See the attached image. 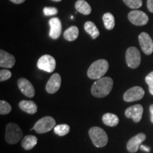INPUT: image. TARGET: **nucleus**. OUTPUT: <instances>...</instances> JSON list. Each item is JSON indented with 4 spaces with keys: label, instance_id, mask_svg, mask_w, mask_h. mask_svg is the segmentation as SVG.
Instances as JSON below:
<instances>
[{
    "label": "nucleus",
    "instance_id": "1",
    "mask_svg": "<svg viewBox=\"0 0 153 153\" xmlns=\"http://www.w3.org/2000/svg\"><path fill=\"white\" fill-rule=\"evenodd\" d=\"M114 86V81L108 76H103L97 79L91 88V92L97 98H103L109 94Z\"/></svg>",
    "mask_w": 153,
    "mask_h": 153
},
{
    "label": "nucleus",
    "instance_id": "2",
    "mask_svg": "<svg viewBox=\"0 0 153 153\" xmlns=\"http://www.w3.org/2000/svg\"><path fill=\"white\" fill-rule=\"evenodd\" d=\"M109 65L108 61L100 59L91 65L87 71L88 77L91 79H99L103 77L108 71Z\"/></svg>",
    "mask_w": 153,
    "mask_h": 153
},
{
    "label": "nucleus",
    "instance_id": "3",
    "mask_svg": "<svg viewBox=\"0 0 153 153\" xmlns=\"http://www.w3.org/2000/svg\"><path fill=\"white\" fill-rule=\"evenodd\" d=\"M89 135L90 137L93 145L97 148H104L108 143V135L104 129L98 126H94L89 131Z\"/></svg>",
    "mask_w": 153,
    "mask_h": 153
},
{
    "label": "nucleus",
    "instance_id": "4",
    "mask_svg": "<svg viewBox=\"0 0 153 153\" xmlns=\"http://www.w3.org/2000/svg\"><path fill=\"white\" fill-rule=\"evenodd\" d=\"M23 137V132L16 123H9L6 126L5 140L7 143L11 145L16 144Z\"/></svg>",
    "mask_w": 153,
    "mask_h": 153
},
{
    "label": "nucleus",
    "instance_id": "5",
    "mask_svg": "<svg viewBox=\"0 0 153 153\" xmlns=\"http://www.w3.org/2000/svg\"><path fill=\"white\" fill-rule=\"evenodd\" d=\"M55 126H56V122L54 118L51 116H45L38 120L35 123L33 128L30 129V131L34 130L37 133L43 134L54 129Z\"/></svg>",
    "mask_w": 153,
    "mask_h": 153
},
{
    "label": "nucleus",
    "instance_id": "6",
    "mask_svg": "<svg viewBox=\"0 0 153 153\" xmlns=\"http://www.w3.org/2000/svg\"><path fill=\"white\" fill-rule=\"evenodd\" d=\"M126 64L130 68L136 69L140 65L141 55L138 49L135 47H130L126 53Z\"/></svg>",
    "mask_w": 153,
    "mask_h": 153
},
{
    "label": "nucleus",
    "instance_id": "7",
    "mask_svg": "<svg viewBox=\"0 0 153 153\" xmlns=\"http://www.w3.org/2000/svg\"><path fill=\"white\" fill-rule=\"evenodd\" d=\"M37 66L40 70L47 72H54L56 62L55 58L50 55H44L41 56L37 62Z\"/></svg>",
    "mask_w": 153,
    "mask_h": 153
},
{
    "label": "nucleus",
    "instance_id": "8",
    "mask_svg": "<svg viewBox=\"0 0 153 153\" xmlns=\"http://www.w3.org/2000/svg\"><path fill=\"white\" fill-rule=\"evenodd\" d=\"M145 95V91L142 87H135L130 88L123 94V100L126 102H133L139 101L143 98Z\"/></svg>",
    "mask_w": 153,
    "mask_h": 153
},
{
    "label": "nucleus",
    "instance_id": "9",
    "mask_svg": "<svg viewBox=\"0 0 153 153\" xmlns=\"http://www.w3.org/2000/svg\"><path fill=\"white\" fill-rule=\"evenodd\" d=\"M129 21L135 26H144L148 24L149 18L148 15L142 11L133 10L131 11L128 15Z\"/></svg>",
    "mask_w": 153,
    "mask_h": 153
},
{
    "label": "nucleus",
    "instance_id": "10",
    "mask_svg": "<svg viewBox=\"0 0 153 153\" xmlns=\"http://www.w3.org/2000/svg\"><path fill=\"white\" fill-rule=\"evenodd\" d=\"M139 43L141 49L145 55H150L153 53V41L148 33L143 32L139 35Z\"/></svg>",
    "mask_w": 153,
    "mask_h": 153
},
{
    "label": "nucleus",
    "instance_id": "11",
    "mask_svg": "<svg viewBox=\"0 0 153 153\" xmlns=\"http://www.w3.org/2000/svg\"><path fill=\"white\" fill-rule=\"evenodd\" d=\"M146 139V135L145 134L140 133L137 135H135L128 141L127 145H126V148L127 150L131 153H135L139 150L140 147L143 142H144Z\"/></svg>",
    "mask_w": 153,
    "mask_h": 153
},
{
    "label": "nucleus",
    "instance_id": "12",
    "mask_svg": "<svg viewBox=\"0 0 153 153\" xmlns=\"http://www.w3.org/2000/svg\"><path fill=\"white\" fill-rule=\"evenodd\" d=\"M143 107L140 104H135L130 106L125 111V115L128 118H131L135 123H138L142 119Z\"/></svg>",
    "mask_w": 153,
    "mask_h": 153
},
{
    "label": "nucleus",
    "instance_id": "13",
    "mask_svg": "<svg viewBox=\"0 0 153 153\" xmlns=\"http://www.w3.org/2000/svg\"><path fill=\"white\" fill-rule=\"evenodd\" d=\"M18 87L23 94L28 98H33L35 96V89L33 85L26 78H20L18 80Z\"/></svg>",
    "mask_w": 153,
    "mask_h": 153
},
{
    "label": "nucleus",
    "instance_id": "14",
    "mask_svg": "<svg viewBox=\"0 0 153 153\" xmlns=\"http://www.w3.org/2000/svg\"><path fill=\"white\" fill-rule=\"evenodd\" d=\"M61 86V76L58 73H54L47 82L46 91L49 94H55L60 89Z\"/></svg>",
    "mask_w": 153,
    "mask_h": 153
},
{
    "label": "nucleus",
    "instance_id": "15",
    "mask_svg": "<svg viewBox=\"0 0 153 153\" xmlns=\"http://www.w3.org/2000/svg\"><path fill=\"white\" fill-rule=\"evenodd\" d=\"M49 25L51 29H50L49 36L53 39H57L60 37L61 31H62V25L60 19L56 17L50 19Z\"/></svg>",
    "mask_w": 153,
    "mask_h": 153
},
{
    "label": "nucleus",
    "instance_id": "16",
    "mask_svg": "<svg viewBox=\"0 0 153 153\" xmlns=\"http://www.w3.org/2000/svg\"><path fill=\"white\" fill-rule=\"evenodd\" d=\"M16 60L14 56L10 53L1 50L0 51V67L5 68H12L14 66Z\"/></svg>",
    "mask_w": 153,
    "mask_h": 153
},
{
    "label": "nucleus",
    "instance_id": "17",
    "mask_svg": "<svg viewBox=\"0 0 153 153\" xmlns=\"http://www.w3.org/2000/svg\"><path fill=\"white\" fill-rule=\"evenodd\" d=\"M19 106L21 110L28 114H34L38 111L37 105L33 101L22 100L19 102Z\"/></svg>",
    "mask_w": 153,
    "mask_h": 153
},
{
    "label": "nucleus",
    "instance_id": "18",
    "mask_svg": "<svg viewBox=\"0 0 153 153\" xmlns=\"http://www.w3.org/2000/svg\"><path fill=\"white\" fill-rule=\"evenodd\" d=\"M38 143V138L34 135H26L22 141V146L26 150H30L36 146Z\"/></svg>",
    "mask_w": 153,
    "mask_h": 153
},
{
    "label": "nucleus",
    "instance_id": "19",
    "mask_svg": "<svg viewBox=\"0 0 153 153\" xmlns=\"http://www.w3.org/2000/svg\"><path fill=\"white\" fill-rule=\"evenodd\" d=\"M102 121L107 126L114 127L119 123V118L114 114L106 113L102 116Z\"/></svg>",
    "mask_w": 153,
    "mask_h": 153
},
{
    "label": "nucleus",
    "instance_id": "20",
    "mask_svg": "<svg viewBox=\"0 0 153 153\" xmlns=\"http://www.w3.org/2000/svg\"><path fill=\"white\" fill-rule=\"evenodd\" d=\"M75 9L84 15H89L91 12V7L85 0H78L75 3Z\"/></svg>",
    "mask_w": 153,
    "mask_h": 153
},
{
    "label": "nucleus",
    "instance_id": "21",
    "mask_svg": "<svg viewBox=\"0 0 153 153\" xmlns=\"http://www.w3.org/2000/svg\"><path fill=\"white\" fill-rule=\"evenodd\" d=\"M85 30L88 34H89L92 39H96L99 37V30L97 26L91 22H87L85 24Z\"/></svg>",
    "mask_w": 153,
    "mask_h": 153
},
{
    "label": "nucleus",
    "instance_id": "22",
    "mask_svg": "<svg viewBox=\"0 0 153 153\" xmlns=\"http://www.w3.org/2000/svg\"><path fill=\"white\" fill-rule=\"evenodd\" d=\"M79 36V29L76 26H72L64 32V38L68 41H74Z\"/></svg>",
    "mask_w": 153,
    "mask_h": 153
},
{
    "label": "nucleus",
    "instance_id": "23",
    "mask_svg": "<svg viewBox=\"0 0 153 153\" xmlns=\"http://www.w3.org/2000/svg\"><path fill=\"white\" fill-rule=\"evenodd\" d=\"M103 22H104L105 28L107 30H112L115 26V19L111 13H106L103 16Z\"/></svg>",
    "mask_w": 153,
    "mask_h": 153
},
{
    "label": "nucleus",
    "instance_id": "24",
    "mask_svg": "<svg viewBox=\"0 0 153 153\" xmlns=\"http://www.w3.org/2000/svg\"><path fill=\"white\" fill-rule=\"evenodd\" d=\"M70 127L68 124H59L54 128V133L59 136H65L69 133Z\"/></svg>",
    "mask_w": 153,
    "mask_h": 153
},
{
    "label": "nucleus",
    "instance_id": "25",
    "mask_svg": "<svg viewBox=\"0 0 153 153\" xmlns=\"http://www.w3.org/2000/svg\"><path fill=\"white\" fill-rule=\"evenodd\" d=\"M129 8L133 9H137L140 8L143 5V0H123Z\"/></svg>",
    "mask_w": 153,
    "mask_h": 153
},
{
    "label": "nucleus",
    "instance_id": "26",
    "mask_svg": "<svg viewBox=\"0 0 153 153\" xmlns=\"http://www.w3.org/2000/svg\"><path fill=\"white\" fill-rule=\"evenodd\" d=\"M11 111V105L6 101H0V114L6 115L8 114Z\"/></svg>",
    "mask_w": 153,
    "mask_h": 153
},
{
    "label": "nucleus",
    "instance_id": "27",
    "mask_svg": "<svg viewBox=\"0 0 153 153\" xmlns=\"http://www.w3.org/2000/svg\"><path fill=\"white\" fill-rule=\"evenodd\" d=\"M145 82L149 87V91L153 96V72H151L146 76Z\"/></svg>",
    "mask_w": 153,
    "mask_h": 153
},
{
    "label": "nucleus",
    "instance_id": "28",
    "mask_svg": "<svg viewBox=\"0 0 153 153\" xmlns=\"http://www.w3.org/2000/svg\"><path fill=\"white\" fill-rule=\"evenodd\" d=\"M11 72L8 70H1L0 71V81L4 82L10 79Z\"/></svg>",
    "mask_w": 153,
    "mask_h": 153
},
{
    "label": "nucleus",
    "instance_id": "29",
    "mask_svg": "<svg viewBox=\"0 0 153 153\" xmlns=\"http://www.w3.org/2000/svg\"><path fill=\"white\" fill-rule=\"evenodd\" d=\"M58 12L55 7H45L43 9V13L45 16H54Z\"/></svg>",
    "mask_w": 153,
    "mask_h": 153
},
{
    "label": "nucleus",
    "instance_id": "30",
    "mask_svg": "<svg viewBox=\"0 0 153 153\" xmlns=\"http://www.w3.org/2000/svg\"><path fill=\"white\" fill-rule=\"evenodd\" d=\"M147 6H148V10L151 13H153V0H148V1H147Z\"/></svg>",
    "mask_w": 153,
    "mask_h": 153
},
{
    "label": "nucleus",
    "instance_id": "31",
    "mask_svg": "<svg viewBox=\"0 0 153 153\" xmlns=\"http://www.w3.org/2000/svg\"><path fill=\"white\" fill-rule=\"evenodd\" d=\"M150 120L151 122L153 123V104H151L150 106Z\"/></svg>",
    "mask_w": 153,
    "mask_h": 153
},
{
    "label": "nucleus",
    "instance_id": "32",
    "mask_svg": "<svg viewBox=\"0 0 153 153\" xmlns=\"http://www.w3.org/2000/svg\"><path fill=\"white\" fill-rule=\"evenodd\" d=\"M140 149L143 150V151H146L147 152H149L150 151V148H148V147H146V146H144V145H140Z\"/></svg>",
    "mask_w": 153,
    "mask_h": 153
},
{
    "label": "nucleus",
    "instance_id": "33",
    "mask_svg": "<svg viewBox=\"0 0 153 153\" xmlns=\"http://www.w3.org/2000/svg\"><path fill=\"white\" fill-rule=\"evenodd\" d=\"M11 2L16 4H22L23 2H24L26 0H10Z\"/></svg>",
    "mask_w": 153,
    "mask_h": 153
},
{
    "label": "nucleus",
    "instance_id": "34",
    "mask_svg": "<svg viewBox=\"0 0 153 153\" xmlns=\"http://www.w3.org/2000/svg\"><path fill=\"white\" fill-rule=\"evenodd\" d=\"M53 1H62V0H53Z\"/></svg>",
    "mask_w": 153,
    "mask_h": 153
}]
</instances>
